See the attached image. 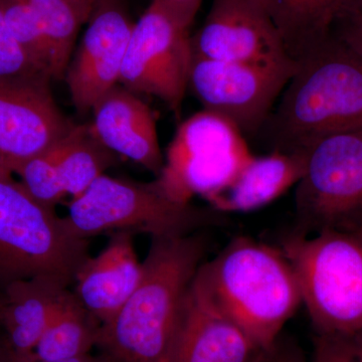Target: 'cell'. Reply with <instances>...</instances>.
Wrapping results in <instances>:
<instances>
[{"instance_id":"cell-13","label":"cell","mask_w":362,"mask_h":362,"mask_svg":"<svg viewBox=\"0 0 362 362\" xmlns=\"http://www.w3.org/2000/svg\"><path fill=\"white\" fill-rule=\"evenodd\" d=\"M75 126L54 102L49 82L0 84V175H16Z\"/></svg>"},{"instance_id":"cell-29","label":"cell","mask_w":362,"mask_h":362,"mask_svg":"<svg viewBox=\"0 0 362 362\" xmlns=\"http://www.w3.org/2000/svg\"><path fill=\"white\" fill-rule=\"evenodd\" d=\"M163 1L173 6L188 21L194 23L202 0H163Z\"/></svg>"},{"instance_id":"cell-24","label":"cell","mask_w":362,"mask_h":362,"mask_svg":"<svg viewBox=\"0 0 362 362\" xmlns=\"http://www.w3.org/2000/svg\"><path fill=\"white\" fill-rule=\"evenodd\" d=\"M21 183L35 201L54 211L65 195L54 162L47 151L37 154L16 170Z\"/></svg>"},{"instance_id":"cell-31","label":"cell","mask_w":362,"mask_h":362,"mask_svg":"<svg viewBox=\"0 0 362 362\" xmlns=\"http://www.w3.org/2000/svg\"><path fill=\"white\" fill-rule=\"evenodd\" d=\"M0 362H16L13 352L7 347L4 340H0Z\"/></svg>"},{"instance_id":"cell-23","label":"cell","mask_w":362,"mask_h":362,"mask_svg":"<svg viewBox=\"0 0 362 362\" xmlns=\"http://www.w3.org/2000/svg\"><path fill=\"white\" fill-rule=\"evenodd\" d=\"M13 37L33 65L52 78L51 51L39 18L25 0H0Z\"/></svg>"},{"instance_id":"cell-7","label":"cell","mask_w":362,"mask_h":362,"mask_svg":"<svg viewBox=\"0 0 362 362\" xmlns=\"http://www.w3.org/2000/svg\"><path fill=\"white\" fill-rule=\"evenodd\" d=\"M302 150L306 168L295 190L291 233H362V130L326 136Z\"/></svg>"},{"instance_id":"cell-17","label":"cell","mask_w":362,"mask_h":362,"mask_svg":"<svg viewBox=\"0 0 362 362\" xmlns=\"http://www.w3.org/2000/svg\"><path fill=\"white\" fill-rule=\"evenodd\" d=\"M69 290L49 277L16 281L0 290V325L16 361L35 362L33 351Z\"/></svg>"},{"instance_id":"cell-26","label":"cell","mask_w":362,"mask_h":362,"mask_svg":"<svg viewBox=\"0 0 362 362\" xmlns=\"http://www.w3.org/2000/svg\"><path fill=\"white\" fill-rule=\"evenodd\" d=\"M310 362H362V328L350 332L315 334Z\"/></svg>"},{"instance_id":"cell-22","label":"cell","mask_w":362,"mask_h":362,"mask_svg":"<svg viewBox=\"0 0 362 362\" xmlns=\"http://www.w3.org/2000/svg\"><path fill=\"white\" fill-rule=\"evenodd\" d=\"M40 21L52 54V78H63L78 30L98 2L92 0H25Z\"/></svg>"},{"instance_id":"cell-4","label":"cell","mask_w":362,"mask_h":362,"mask_svg":"<svg viewBox=\"0 0 362 362\" xmlns=\"http://www.w3.org/2000/svg\"><path fill=\"white\" fill-rule=\"evenodd\" d=\"M65 218L42 206L13 175H0V290L16 281L49 277L70 287L90 258Z\"/></svg>"},{"instance_id":"cell-9","label":"cell","mask_w":362,"mask_h":362,"mask_svg":"<svg viewBox=\"0 0 362 362\" xmlns=\"http://www.w3.org/2000/svg\"><path fill=\"white\" fill-rule=\"evenodd\" d=\"M192 25L163 0H151L133 25L119 85L158 98L178 115L192 66Z\"/></svg>"},{"instance_id":"cell-3","label":"cell","mask_w":362,"mask_h":362,"mask_svg":"<svg viewBox=\"0 0 362 362\" xmlns=\"http://www.w3.org/2000/svg\"><path fill=\"white\" fill-rule=\"evenodd\" d=\"M195 279L263 349L282 334L302 305L299 283L284 252L246 235L233 238L216 258L204 262Z\"/></svg>"},{"instance_id":"cell-12","label":"cell","mask_w":362,"mask_h":362,"mask_svg":"<svg viewBox=\"0 0 362 362\" xmlns=\"http://www.w3.org/2000/svg\"><path fill=\"white\" fill-rule=\"evenodd\" d=\"M66 80L78 113L92 111L105 94L119 85L133 23L120 0H99L90 14Z\"/></svg>"},{"instance_id":"cell-11","label":"cell","mask_w":362,"mask_h":362,"mask_svg":"<svg viewBox=\"0 0 362 362\" xmlns=\"http://www.w3.org/2000/svg\"><path fill=\"white\" fill-rule=\"evenodd\" d=\"M192 49L195 56L223 61L297 63L258 0H213L204 25L192 37Z\"/></svg>"},{"instance_id":"cell-28","label":"cell","mask_w":362,"mask_h":362,"mask_svg":"<svg viewBox=\"0 0 362 362\" xmlns=\"http://www.w3.org/2000/svg\"><path fill=\"white\" fill-rule=\"evenodd\" d=\"M252 362L309 361L296 341L281 334L271 345L262 349Z\"/></svg>"},{"instance_id":"cell-25","label":"cell","mask_w":362,"mask_h":362,"mask_svg":"<svg viewBox=\"0 0 362 362\" xmlns=\"http://www.w3.org/2000/svg\"><path fill=\"white\" fill-rule=\"evenodd\" d=\"M33 64L7 25L0 2V84L49 82Z\"/></svg>"},{"instance_id":"cell-27","label":"cell","mask_w":362,"mask_h":362,"mask_svg":"<svg viewBox=\"0 0 362 362\" xmlns=\"http://www.w3.org/2000/svg\"><path fill=\"white\" fill-rule=\"evenodd\" d=\"M331 30L362 52V0H345Z\"/></svg>"},{"instance_id":"cell-1","label":"cell","mask_w":362,"mask_h":362,"mask_svg":"<svg viewBox=\"0 0 362 362\" xmlns=\"http://www.w3.org/2000/svg\"><path fill=\"white\" fill-rule=\"evenodd\" d=\"M206 252V240L195 233L151 238L139 284L100 327L98 354L106 362H166L185 297Z\"/></svg>"},{"instance_id":"cell-15","label":"cell","mask_w":362,"mask_h":362,"mask_svg":"<svg viewBox=\"0 0 362 362\" xmlns=\"http://www.w3.org/2000/svg\"><path fill=\"white\" fill-rule=\"evenodd\" d=\"M90 112L93 122L90 129L102 145L154 175H160L164 158L156 117L137 94L117 85L95 104Z\"/></svg>"},{"instance_id":"cell-14","label":"cell","mask_w":362,"mask_h":362,"mask_svg":"<svg viewBox=\"0 0 362 362\" xmlns=\"http://www.w3.org/2000/svg\"><path fill=\"white\" fill-rule=\"evenodd\" d=\"M262 349L218 308L194 278L166 362H252Z\"/></svg>"},{"instance_id":"cell-18","label":"cell","mask_w":362,"mask_h":362,"mask_svg":"<svg viewBox=\"0 0 362 362\" xmlns=\"http://www.w3.org/2000/svg\"><path fill=\"white\" fill-rule=\"evenodd\" d=\"M305 168L304 150H273L265 156H252L235 180L207 202L221 214L258 211L296 187Z\"/></svg>"},{"instance_id":"cell-8","label":"cell","mask_w":362,"mask_h":362,"mask_svg":"<svg viewBox=\"0 0 362 362\" xmlns=\"http://www.w3.org/2000/svg\"><path fill=\"white\" fill-rule=\"evenodd\" d=\"M245 136L221 117L202 111L185 121L166 154L159 183L175 201H209L235 180L252 158Z\"/></svg>"},{"instance_id":"cell-6","label":"cell","mask_w":362,"mask_h":362,"mask_svg":"<svg viewBox=\"0 0 362 362\" xmlns=\"http://www.w3.org/2000/svg\"><path fill=\"white\" fill-rule=\"evenodd\" d=\"M223 214L175 201L158 180L133 182L103 175L73 199L65 220L81 239L129 232L154 237L194 233L218 225Z\"/></svg>"},{"instance_id":"cell-5","label":"cell","mask_w":362,"mask_h":362,"mask_svg":"<svg viewBox=\"0 0 362 362\" xmlns=\"http://www.w3.org/2000/svg\"><path fill=\"white\" fill-rule=\"evenodd\" d=\"M315 334L362 328V233H290L281 243Z\"/></svg>"},{"instance_id":"cell-21","label":"cell","mask_w":362,"mask_h":362,"mask_svg":"<svg viewBox=\"0 0 362 362\" xmlns=\"http://www.w3.org/2000/svg\"><path fill=\"white\" fill-rule=\"evenodd\" d=\"M101 323L69 290L35 351V362L59 361L90 354L96 347Z\"/></svg>"},{"instance_id":"cell-32","label":"cell","mask_w":362,"mask_h":362,"mask_svg":"<svg viewBox=\"0 0 362 362\" xmlns=\"http://www.w3.org/2000/svg\"><path fill=\"white\" fill-rule=\"evenodd\" d=\"M92 1L98 2L99 0H92Z\"/></svg>"},{"instance_id":"cell-2","label":"cell","mask_w":362,"mask_h":362,"mask_svg":"<svg viewBox=\"0 0 362 362\" xmlns=\"http://www.w3.org/2000/svg\"><path fill=\"white\" fill-rule=\"evenodd\" d=\"M262 129L273 150L287 152L362 130V52L331 30L297 61Z\"/></svg>"},{"instance_id":"cell-16","label":"cell","mask_w":362,"mask_h":362,"mask_svg":"<svg viewBox=\"0 0 362 362\" xmlns=\"http://www.w3.org/2000/svg\"><path fill=\"white\" fill-rule=\"evenodd\" d=\"M133 235L110 233L108 244L83 264L74 281L73 293L100 323L111 320L127 301L142 276Z\"/></svg>"},{"instance_id":"cell-19","label":"cell","mask_w":362,"mask_h":362,"mask_svg":"<svg viewBox=\"0 0 362 362\" xmlns=\"http://www.w3.org/2000/svg\"><path fill=\"white\" fill-rule=\"evenodd\" d=\"M277 28L288 54L299 61L330 33L345 0H258Z\"/></svg>"},{"instance_id":"cell-10","label":"cell","mask_w":362,"mask_h":362,"mask_svg":"<svg viewBox=\"0 0 362 362\" xmlns=\"http://www.w3.org/2000/svg\"><path fill=\"white\" fill-rule=\"evenodd\" d=\"M296 68L297 63L263 65L192 54L188 88L204 111L232 123L244 136L255 134L268 121Z\"/></svg>"},{"instance_id":"cell-30","label":"cell","mask_w":362,"mask_h":362,"mask_svg":"<svg viewBox=\"0 0 362 362\" xmlns=\"http://www.w3.org/2000/svg\"><path fill=\"white\" fill-rule=\"evenodd\" d=\"M47 362H106L103 357L97 354V356H93V354H83V356H78L75 357H70V358L59 359V361H47Z\"/></svg>"},{"instance_id":"cell-33","label":"cell","mask_w":362,"mask_h":362,"mask_svg":"<svg viewBox=\"0 0 362 362\" xmlns=\"http://www.w3.org/2000/svg\"><path fill=\"white\" fill-rule=\"evenodd\" d=\"M16 362H18V361H16Z\"/></svg>"},{"instance_id":"cell-20","label":"cell","mask_w":362,"mask_h":362,"mask_svg":"<svg viewBox=\"0 0 362 362\" xmlns=\"http://www.w3.org/2000/svg\"><path fill=\"white\" fill-rule=\"evenodd\" d=\"M45 151L56 166L64 192L73 199L105 175L116 159L115 154L99 142L87 125H76Z\"/></svg>"}]
</instances>
